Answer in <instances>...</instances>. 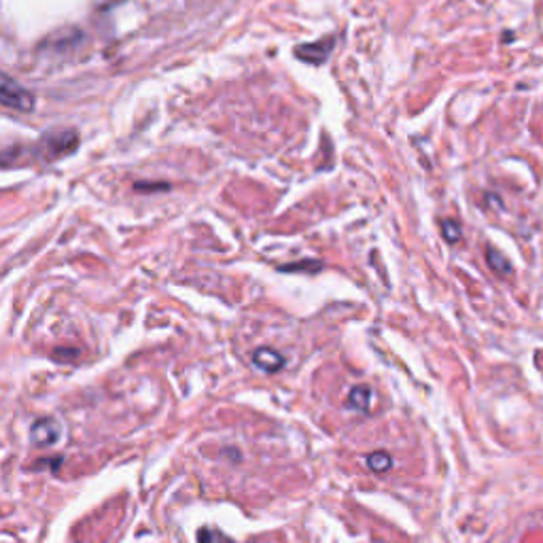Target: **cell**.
Wrapping results in <instances>:
<instances>
[{"instance_id":"obj_1","label":"cell","mask_w":543,"mask_h":543,"mask_svg":"<svg viewBox=\"0 0 543 543\" xmlns=\"http://www.w3.org/2000/svg\"><path fill=\"white\" fill-rule=\"evenodd\" d=\"M77 144H79V138H77L75 130H55V132H49L41 138L38 153L47 161H55V159L72 153L77 149Z\"/></svg>"},{"instance_id":"obj_2","label":"cell","mask_w":543,"mask_h":543,"mask_svg":"<svg viewBox=\"0 0 543 543\" xmlns=\"http://www.w3.org/2000/svg\"><path fill=\"white\" fill-rule=\"evenodd\" d=\"M0 100L6 109L19 111V113H30L34 109V96L28 90H23L19 83H15L9 75H2Z\"/></svg>"},{"instance_id":"obj_3","label":"cell","mask_w":543,"mask_h":543,"mask_svg":"<svg viewBox=\"0 0 543 543\" xmlns=\"http://www.w3.org/2000/svg\"><path fill=\"white\" fill-rule=\"evenodd\" d=\"M60 433H62V429H60L58 420H53V418H41V420H36V422L32 424V429H30V439H32L36 446H43V448H45V446L58 443Z\"/></svg>"},{"instance_id":"obj_4","label":"cell","mask_w":543,"mask_h":543,"mask_svg":"<svg viewBox=\"0 0 543 543\" xmlns=\"http://www.w3.org/2000/svg\"><path fill=\"white\" fill-rule=\"evenodd\" d=\"M331 49H333V38L329 36V38H321V41H316V43L299 45V47L295 49V55H297L299 60H303V62H310V64L318 66V64H323V62L329 58Z\"/></svg>"},{"instance_id":"obj_5","label":"cell","mask_w":543,"mask_h":543,"mask_svg":"<svg viewBox=\"0 0 543 543\" xmlns=\"http://www.w3.org/2000/svg\"><path fill=\"white\" fill-rule=\"evenodd\" d=\"M253 363L262 370V372H278V370H282V365H284V357L280 355V353H276L274 348H268V346H262V348H257L255 350V355H253Z\"/></svg>"},{"instance_id":"obj_6","label":"cell","mask_w":543,"mask_h":543,"mask_svg":"<svg viewBox=\"0 0 543 543\" xmlns=\"http://www.w3.org/2000/svg\"><path fill=\"white\" fill-rule=\"evenodd\" d=\"M372 389L370 387H355L348 395V407L357 409V412H367L372 406Z\"/></svg>"},{"instance_id":"obj_7","label":"cell","mask_w":543,"mask_h":543,"mask_svg":"<svg viewBox=\"0 0 543 543\" xmlns=\"http://www.w3.org/2000/svg\"><path fill=\"white\" fill-rule=\"evenodd\" d=\"M367 467L376 473H387L393 467V458L387 452H374L367 456Z\"/></svg>"},{"instance_id":"obj_8","label":"cell","mask_w":543,"mask_h":543,"mask_svg":"<svg viewBox=\"0 0 543 543\" xmlns=\"http://www.w3.org/2000/svg\"><path fill=\"white\" fill-rule=\"evenodd\" d=\"M486 259H488V266H490L495 272H499V274H512V266H510V262H507V259H505L499 251L488 249V251H486Z\"/></svg>"},{"instance_id":"obj_9","label":"cell","mask_w":543,"mask_h":543,"mask_svg":"<svg viewBox=\"0 0 543 543\" xmlns=\"http://www.w3.org/2000/svg\"><path fill=\"white\" fill-rule=\"evenodd\" d=\"M198 543H234L225 533L217 529H200L198 531Z\"/></svg>"},{"instance_id":"obj_10","label":"cell","mask_w":543,"mask_h":543,"mask_svg":"<svg viewBox=\"0 0 543 543\" xmlns=\"http://www.w3.org/2000/svg\"><path fill=\"white\" fill-rule=\"evenodd\" d=\"M323 268V262H316V259H306V262H297V264H289V266H282L280 272H318Z\"/></svg>"},{"instance_id":"obj_11","label":"cell","mask_w":543,"mask_h":543,"mask_svg":"<svg viewBox=\"0 0 543 543\" xmlns=\"http://www.w3.org/2000/svg\"><path fill=\"white\" fill-rule=\"evenodd\" d=\"M441 234L448 242H458L461 240V225L456 221L446 219V221H441Z\"/></svg>"},{"instance_id":"obj_12","label":"cell","mask_w":543,"mask_h":543,"mask_svg":"<svg viewBox=\"0 0 543 543\" xmlns=\"http://www.w3.org/2000/svg\"><path fill=\"white\" fill-rule=\"evenodd\" d=\"M79 355V350L77 348H55V353H53V357L58 359V361H68V359H75Z\"/></svg>"}]
</instances>
